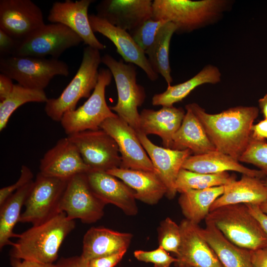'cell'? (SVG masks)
Wrapping results in <instances>:
<instances>
[{"mask_svg":"<svg viewBox=\"0 0 267 267\" xmlns=\"http://www.w3.org/2000/svg\"><path fill=\"white\" fill-rule=\"evenodd\" d=\"M185 107L199 119L216 150L238 161L249 143L251 128L258 116L259 109L238 106L211 114L195 103Z\"/></svg>","mask_w":267,"mask_h":267,"instance_id":"1","label":"cell"},{"mask_svg":"<svg viewBox=\"0 0 267 267\" xmlns=\"http://www.w3.org/2000/svg\"><path fill=\"white\" fill-rule=\"evenodd\" d=\"M74 220L61 212L40 224L19 234L12 245V259L53 264L64 239L75 228Z\"/></svg>","mask_w":267,"mask_h":267,"instance_id":"2","label":"cell"},{"mask_svg":"<svg viewBox=\"0 0 267 267\" xmlns=\"http://www.w3.org/2000/svg\"><path fill=\"white\" fill-rule=\"evenodd\" d=\"M228 4L224 0H154L152 19L173 23L176 33L190 32L214 21Z\"/></svg>","mask_w":267,"mask_h":267,"instance_id":"3","label":"cell"},{"mask_svg":"<svg viewBox=\"0 0 267 267\" xmlns=\"http://www.w3.org/2000/svg\"><path fill=\"white\" fill-rule=\"evenodd\" d=\"M206 219L238 247L251 251L267 247V235L246 204L219 207L210 212Z\"/></svg>","mask_w":267,"mask_h":267,"instance_id":"4","label":"cell"},{"mask_svg":"<svg viewBox=\"0 0 267 267\" xmlns=\"http://www.w3.org/2000/svg\"><path fill=\"white\" fill-rule=\"evenodd\" d=\"M101 56L98 49L89 46L84 49L80 66L71 82L57 98H48L44 111L47 116L60 122L65 113L75 110L82 98H89L98 82Z\"/></svg>","mask_w":267,"mask_h":267,"instance_id":"5","label":"cell"},{"mask_svg":"<svg viewBox=\"0 0 267 267\" xmlns=\"http://www.w3.org/2000/svg\"><path fill=\"white\" fill-rule=\"evenodd\" d=\"M101 63L111 71L117 90V102L110 109L136 132H138L140 113L138 108L144 102L146 93L144 88L136 82L135 66L125 64L122 59L117 60L108 54L101 57Z\"/></svg>","mask_w":267,"mask_h":267,"instance_id":"6","label":"cell"},{"mask_svg":"<svg viewBox=\"0 0 267 267\" xmlns=\"http://www.w3.org/2000/svg\"><path fill=\"white\" fill-rule=\"evenodd\" d=\"M0 72L22 86L41 90L55 76L70 74L67 64L57 58L12 55L0 57Z\"/></svg>","mask_w":267,"mask_h":267,"instance_id":"7","label":"cell"},{"mask_svg":"<svg viewBox=\"0 0 267 267\" xmlns=\"http://www.w3.org/2000/svg\"><path fill=\"white\" fill-rule=\"evenodd\" d=\"M112 77L108 69H100L97 83L88 100L78 108L64 114L60 122L67 135L100 129L105 120L117 116L112 111L105 99V89Z\"/></svg>","mask_w":267,"mask_h":267,"instance_id":"8","label":"cell"},{"mask_svg":"<svg viewBox=\"0 0 267 267\" xmlns=\"http://www.w3.org/2000/svg\"><path fill=\"white\" fill-rule=\"evenodd\" d=\"M83 39L66 26L44 24L25 39L16 41L12 56L57 58L67 49L78 46Z\"/></svg>","mask_w":267,"mask_h":267,"instance_id":"9","label":"cell"},{"mask_svg":"<svg viewBox=\"0 0 267 267\" xmlns=\"http://www.w3.org/2000/svg\"><path fill=\"white\" fill-rule=\"evenodd\" d=\"M68 180L38 173L19 222L37 225L61 213L60 202Z\"/></svg>","mask_w":267,"mask_h":267,"instance_id":"10","label":"cell"},{"mask_svg":"<svg viewBox=\"0 0 267 267\" xmlns=\"http://www.w3.org/2000/svg\"><path fill=\"white\" fill-rule=\"evenodd\" d=\"M67 137L91 170L107 172L120 167L121 159L118 145L103 130L85 131Z\"/></svg>","mask_w":267,"mask_h":267,"instance_id":"11","label":"cell"},{"mask_svg":"<svg viewBox=\"0 0 267 267\" xmlns=\"http://www.w3.org/2000/svg\"><path fill=\"white\" fill-rule=\"evenodd\" d=\"M105 205L91 190L86 174H80L68 180L60 211L72 220L79 219L83 223H91L102 217Z\"/></svg>","mask_w":267,"mask_h":267,"instance_id":"12","label":"cell"},{"mask_svg":"<svg viewBox=\"0 0 267 267\" xmlns=\"http://www.w3.org/2000/svg\"><path fill=\"white\" fill-rule=\"evenodd\" d=\"M100 128L109 134L118 145L121 159L120 168L155 171L136 132L126 122L117 115L105 120Z\"/></svg>","mask_w":267,"mask_h":267,"instance_id":"13","label":"cell"},{"mask_svg":"<svg viewBox=\"0 0 267 267\" xmlns=\"http://www.w3.org/2000/svg\"><path fill=\"white\" fill-rule=\"evenodd\" d=\"M44 24L42 10L32 0H0V29L16 41Z\"/></svg>","mask_w":267,"mask_h":267,"instance_id":"14","label":"cell"},{"mask_svg":"<svg viewBox=\"0 0 267 267\" xmlns=\"http://www.w3.org/2000/svg\"><path fill=\"white\" fill-rule=\"evenodd\" d=\"M39 168L43 175L64 179L91 171L77 147L67 136L58 140L45 153L40 160Z\"/></svg>","mask_w":267,"mask_h":267,"instance_id":"15","label":"cell"},{"mask_svg":"<svg viewBox=\"0 0 267 267\" xmlns=\"http://www.w3.org/2000/svg\"><path fill=\"white\" fill-rule=\"evenodd\" d=\"M93 1V0L56 1L49 11L47 20L52 23L66 26L78 34L87 46L99 50H103L106 46L94 35L89 22L88 9Z\"/></svg>","mask_w":267,"mask_h":267,"instance_id":"16","label":"cell"},{"mask_svg":"<svg viewBox=\"0 0 267 267\" xmlns=\"http://www.w3.org/2000/svg\"><path fill=\"white\" fill-rule=\"evenodd\" d=\"M89 19L92 31L98 32L109 39L116 47L117 52L125 62L140 67L152 81H155L158 78V74L152 69L145 52L128 32L93 14L89 15Z\"/></svg>","mask_w":267,"mask_h":267,"instance_id":"17","label":"cell"},{"mask_svg":"<svg viewBox=\"0 0 267 267\" xmlns=\"http://www.w3.org/2000/svg\"><path fill=\"white\" fill-rule=\"evenodd\" d=\"M151 0H103L96 15L129 33L152 17Z\"/></svg>","mask_w":267,"mask_h":267,"instance_id":"18","label":"cell"},{"mask_svg":"<svg viewBox=\"0 0 267 267\" xmlns=\"http://www.w3.org/2000/svg\"><path fill=\"white\" fill-rule=\"evenodd\" d=\"M179 225L181 243L176 258L177 266L223 267L216 254L200 233V227L185 219Z\"/></svg>","mask_w":267,"mask_h":267,"instance_id":"19","label":"cell"},{"mask_svg":"<svg viewBox=\"0 0 267 267\" xmlns=\"http://www.w3.org/2000/svg\"><path fill=\"white\" fill-rule=\"evenodd\" d=\"M140 143L148 154L155 172L167 188L166 196L175 197L177 191L176 181L185 160L192 154L189 149L183 150L158 146L140 132H136Z\"/></svg>","mask_w":267,"mask_h":267,"instance_id":"20","label":"cell"},{"mask_svg":"<svg viewBox=\"0 0 267 267\" xmlns=\"http://www.w3.org/2000/svg\"><path fill=\"white\" fill-rule=\"evenodd\" d=\"M86 175L91 190L105 205L113 204L128 216L137 214L134 191L121 179L105 171L91 170Z\"/></svg>","mask_w":267,"mask_h":267,"instance_id":"21","label":"cell"},{"mask_svg":"<svg viewBox=\"0 0 267 267\" xmlns=\"http://www.w3.org/2000/svg\"><path fill=\"white\" fill-rule=\"evenodd\" d=\"M185 114L183 108L174 106H162L157 111L144 109L140 113L138 132L146 135H158L164 147L171 149L173 136L180 127Z\"/></svg>","mask_w":267,"mask_h":267,"instance_id":"22","label":"cell"},{"mask_svg":"<svg viewBox=\"0 0 267 267\" xmlns=\"http://www.w3.org/2000/svg\"><path fill=\"white\" fill-rule=\"evenodd\" d=\"M107 172L123 181L134 191L136 200L149 205L157 204L167 194V188L155 171L121 168Z\"/></svg>","mask_w":267,"mask_h":267,"instance_id":"23","label":"cell"},{"mask_svg":"<svg viewBox=\"0 0 267 267\" xmlns=\"http://www.w3.org/2000/svg\"><path fill=\"white\" fill-rule=\"evenodd\" d=\"M133 235L103 227H92L86 232L81 256L86 261L127 251Z\"/></svg>","mask_w":267,"mask_h":267,"instance_id":"24","label":"cell"},{"mask_svg":"<svg viewBox=\"0 0 267 267\" xmlns=\"http://www.w3.org/2000/svg\"><path fill=\"white\" fill-rule=\"evenodd\" d=\"M263 179L243 175L240 179L224 185L223 193L213 203L210 212L227 205H260L267 198V185Z\"/></svg>","mask_w":267,"mask_h":267,"instance_id":"25","label":"cell"},{"mask_svg":"<svg viewBox=\"0 0 267 267\" xmlns=\"http://www.w3.org/2000/svg\"><path fill=\"white\" fill-rule=\"evenodd\" d=\"M182 168L202 174H218L231 171L260 178L267 177L261 170L246 167L231 156L217 150L190 155L183 163Z\"/></svg>","mask_w":267,"mask_h":267,"instance_id":"26","label":"cell"},{"mask_svg":"<svg viewBox=\"0 0 267 267\" xmlns=\"http://www.w3.org/2000/svg\"><path fill=\"white\" fill-rule=\"evenodd\" d=\"M200 233L213 249L223 267H253L251 250L228 240L211 221L206 219Z\"/></svg>","mask_w":267,"mask_h":267,"instance_id":"27","label":"cell"},{"mask_svg":"<svg viewBox=\"0 0 267 267\" xmlns=\"http://www.w3.org/2000/svg\"><path fill=\"white\" fill-rule=\"evenodd\" d=\"M181 125L173 138L171 149L190 150L194 155H200L216 149L210 140L203 125L188 108Z\"/></svg>","mask_w":267,"mask_h":267,"instance_id":"28","label":"cell"},{"mask_svg":"<svg viewBox=\"0 0 267 267\" xmlns=\"http://www.w3.org/2000/svg\"><path fill=\"white\" fill-rule=\"evenodd\" d=\"M221 73L215 66L207 65L189 80L179 84L168 85L166 90L154 95V106H171L181 101L196 87L204 84H215L221 81Z\"/></svg>","mask_w":267,"mask_h":267,"instance_id":"29","label":"cell"},{"mask_svg":"<svg viewBox=\"0 0 267 267\" xmlns=\"http://www.w3.org/2000/svg\"><path fill=\"white\" fill-rule=\"evenodd\" d=\"M223 191L224 186H219L180 193L178 202L185 219L196 224L205 220L211 206Z\"/></svg>","mask_w":267,"mask_h":267,"instance_id":"30","label":"cell"},{"mask_svg":"<svg viewBox=\"0 0 267 267\" xmlns=\"http://www.w3.org/2000/svg\"><path fill=\"white\" fill-rule=\"evenodd\" d=\"M34 183L32 180L11 194L0 206V248L6 245L12 246L13 237L18 238L13 229L19 222L21 211L29 194Z\"/></svg>","mask_w":267,"mask_h":267,"instance_id":"31","label":"cell"},{"mask_svg":"<svg viewBox=\"0 0 267 267\" xmlns=\"http://www.w3.org/2000/svg\"><path fill=\"white\" fill-rule=\"evenodd\" d=\"M177 30L175 24L167 22L160 30L152 45L145 51L153 70L164 78L168 85H171L173 82L169 60L170 44Z\"/></svg>","mask_w":267,"mask_h":267,"instance_id":"32","label":"cell"},{"mask_svg":"<svg viewBox=\"0 0 267 267\" xmlns=\"http://www.w3.org/2000/svg\"><path fill=\"white\" fill-rule=\"evenodd\" d=\"M234 174L227 172L218 174H202L181 168L176 181L177 192L181 193L193 189H203L224 186L236 180Z\"/></svg>","mask_w":267,"mask_h":267,"instance_id":"33","label":"cell"},{"mask_svg":"<svg viewBox=\"0 0 267 267\" xmlns=\"http://www.w3.org/2000/svg\"><path fill=\"white\" fill-rule=\"evenodd\" d=\"M48 99L44 90L14 84L9 96L0 102V131L6 127L10 116L20 106L28 102L46 103Z\"/></svg>","mask_w":267,"mask_h":267,"instance_id":"34","label":"cell"},{"mask_svg":"<svg viewBox=\"0 0 267 267\" xmlns=\"http://www.w3.org/2000/svg\"><path fill=\"white\" fill-rule=\"evenodd\" d=\"M158 233L159 246L177 255L181 239L179 225L168 217L161 222Z\"/></svg>","mask_w":267,"mask_h":267,"instance_id":"35","label":"cell"},{"mask_svg":"<svg viewBox=\"0 0 267 267\" xmlns=\"http://www.w3.org/2000/svg\"><path fill=\"white\" fill-rule=\"evenodd\" d=\"M168 22L165 20H155L151 18L129 33L135 43L145 52L154 43L162 27Z\"/></svg>","mask_w":267,"mask_h":267,"instance_id":"36","label":"cell"},{"mask_svg":"<svg viewBox=\"0 0 267 267\" xmlns=\"http://www.w3.org/2000/svg\"><path fill=\"white\" fill-rule=\"evenodd\" d=\"M238 161L254 165L267 176V143L251 137L246 149Z\"/></svg>","mask_w":267,"mask_h":267,"instance_id":"37","label":"cell"},{"mask_svg":"<svg viewBox=\"0 0 267 267\" xmlns=\"http://www.w3.org/2000/svg\"><path fill=\"white\" fill-rule=\"evenodd\" d=\"M134 255L137 260L152 263L154 267H170L173 263L177 262L176 258L171 256L160 246L151 251L136 250Z\"/></svg>","mask_w":267,"mask_h":267,"instance_id":"38","label":"cell"},{"mask_svg":"<svg viewBox=\"0 0 267 267\" xmlns=\"http://www.w3.org/2000/svg\"><path fill=\"white\" fill-rule=\"evenodd\" d=\"M33 177L31 169L26 165H22L18 180L12 184L0 188V206L14 192L33 180Z\"/></svg>","mask_w":267,"mask_h":267,"instance_id":"39","label":"cell"},{"mask_svg":"<svg viewBox=\"0 0 267 267\" xmlns=\"http://www.w3.org/2000/svg\"><path fill=\"white\" fill-rule=\"evenodd\" d=\"M127 251L93 259L89 261V267H114L122 259Z\"/></svg>","mask_w":267,"mask_h":267,"instance_id":"40","label":"cell"},{"mask_svg":"<svg viewBox=\"0 0 267 267\" xmlns=\"http://www.w3.org/2000/svg\"><path fill=\"white\" fill-rule=\"evenodd\" d=\"M16 44V41L0 29V57L11 56Z\"/></svg>","mask_w":267,"mask_h":267,"instance_id":"41","label":"cell"},{"mask_svg":"<svg viewBox=\"0 0 267 267\" xmlns=\"http://www.w3.org/2000/svg\"><path fill=\"white\" fill-rule=\"evenodd\" d=\"M56 267H89V261L81 256L63 258L58 261Z\"/></svg>","mask_w":267,"mask_h":267,"instance_id":"42","label":"cell"},{"mask_svg":"<svg viewBox=\"0 0 267 267\" xmlns=\"http://www.w3.org/2000/svg\"><path fill=\"white\" fill-rule=\"evenodd\" d=\"M251 137L255 140L266 141L267 139V119H264L257 124L253 125Z\"/></svg>","mask_w":267,"mask_h":267,"instance_id":"43","label":"cell"},{"mask_svg":"<svg viewBox=\"0 0 267 267\" xmlns=\"http://www.w3.org/2000/svg\"><path fill=\"white\" fill-rule=\"evenodd\" d=\"M251 252L253 267H267V247Z\"/></svg>","mask_w":267,"mask_h":267,"instance_id":"44","label":"cell"},{"mask_svg":"<svg viewBox=\"0 0 267 267\" xmlns=\"http://www.w3.org/2000/svg\"><path fill=\"white\" fill-rule=\"evenodd\" d=\"M250 213L257 220L267 235V214L263 212L258 205L246 204Z\"/></svg>","mask_w":267,"mask_h":267,"instance_id":"45","label":"cell"},{"mask_svg":"<svg viewBox=\"0 0 267 267\" xmlns=\"http://www.w3.org/2000/svg\"><path fill=\"white\" fill-rule=\"evenodd\" d=\"M14 85L12 80L7 76L0 74V100L5 99L13 90Z\"/></svg>","mask_w":267,"mask_h":267,"instance_id":"46","label":"cell"},{"mask_svg":"<svg viewBox=\"0 0 267 267\" xmlns=\"http://www.w3.org/2000/svg\"><path fill=\"white\" fill-rule=\"evenodd\" d=\"M13 267H56L54 264H44L34 261L12 259Z\"/></svg>","mask_w":267,"mask_h":267,"instance_id":"47","label":"cell"},{"mask_svg":"<svg viewBox=\"0 0 267 267\" xmlns=\"http://www.w3.org/2000/svg\"><path fill=\"white\" fill-rule=\"evenodd\" d=\"M259 105L265 119H267V93L259 100Z\"/></svg>","mask_w":267,"mask_h":267,"instance_id":"48","label":"cell"},{"mask_svg":"<svg viewBox=\"0 0 267 267\" xmlns=\"http://www.w3.org/2000/svg\"><path fill=\"white\" fill-rule=\"evenodd\" d=\"M259 206L261 210L264 213L267 214V198Z\"/></svg>","mask_w":267,"mask_h":267,"instance_id":"49","label":"cell"},{"mask_svg":"<svg viewBox=\"0 0 267 267\" xmlns=\"http://www.w3.org/2000/svg\"><path fill=\"white\" fill-rule=\"evenodd\" d=\"M263 180H264L265 183L266 184V185H267V178L266 177L265 178H264Z\"/></svg>","mask_w":267,"mask_h":267,"instance_id":"50","label":"cell"},{"mask_svg":"<svg viewBox=\"0 0 267 267\" xmlns=\"http://www.w3.org/2000/svg\"><path fill=\"white\" fill-rule=\"evenodd\" d=\"M178 267H191L186 266V265H179V266H178Z\"/></svg>","mask_w":267,"mask_h":267,"instance_id":"51","label":"cell"}]
</instances>
